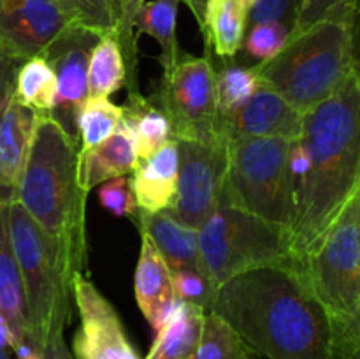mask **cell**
Instances as JSON below:
<instances>
[{
  "instance_id": "obj_1",
  "label": "cell",
  "mask_w": 360,
  "mask_h": 359,
  "mask_svg": "<svg viewBox=\"0 0 360 359\" xmlns=\"http://www.w3.org/2000/svg\"><path fill=\"white\" fill-rule=\"evenodd\" d=\"M301 143L308 171L295 182L294 217L288 225L297 264L322 241L348 201L360 192V77L302 115Z\"/></svg>"
},
{
  "instance_id": "obj_2",
  "label": "cell",
  "mask_w": 360,
  "mask_h": 359,
  "mask_svg": "<svg viewBox=\"0 0 360 359\" xmlns=\"http://www.w3.org/2000/svg\"><path fill=\"white\" fill-rule=\"evenodd\" d=\"M207 312L264 359H329V324L295 267L245 271L214 289Z\"/></svg>"
},
{
  "instance_id": "obj_3",
  "label": "cell",
  "mask_w": 360,
  "mask_h": 359,
  "mask_svg": "<svg viewBox=\"0 0 360 359\" xmlns=\"http://www.w3.org/2000/svg\"><path fill=\"white\" fill-rule=\"evenodd\" d=\"M79 144L49 115H39L16 201L56 243L72 275L86 266V192L77 180Z\"/></svg>"
},
{
  "instance_id": "obj_4",
  "label": "cell",
  "mask_w": 360,
  "mask_h": 359,
  "mask_svg": "<svg viewBox=\"0 0 360 359\" xmlns=\"http://www.w3.org/2000/svg\"><path fill=\"white\" fill-rule=\"evenodd\" d=\"M297 273L327 317L329 359H360V192L297 264Z\"/></svg>"
},
{
  "instance_id": "obj_5",
  "label": "cell",
  "mask_w": 360,
  "mask_h": 359,
  "mask_svg": "<svg viewBox=\"0 0 360 359\" xmlns=\"http://www.w3.org/2000/svg\"><path fill=\"white\" fill-rule=\"evenodd\" d=\"M355 28L357 23L348 21H320L288 39L278 55L253 65V70L264 87L304 115L359 73Z\"/></svg>"
},
{
  "instance_id": "obj_6",
  "label": "cell",
  "mask_w": 360,
  "mask_h": 359,
  "mask_svg": "<svg viewBox=\"0 0 360 359\" xmlns=\"http://www.w3.org/2000/svg\"><path fill=\"white\" fill-rule=\"evenodd\" d=\"M4 217L23 285L27 341L42 354L48 341L63 334L69 324L74 275L56 243L18 201L4 204Z\"/></svg>"
},
{
  "instance_id": "obj_7",
  "label": "cell",
  "mask_w": 360,
  "mask_h": 359,
  "mask_svg": "<svg viewBox=\"0 0 360 359\" xmlns=\"http://www.w3.org/2000/svg\"><path fill=\"white\" fill-rule=\"evenodd\" d=\"M290 146L292 141L281 137H245L227 143L220 206L288 229L295 196V178L288 165Z\"/></svg>"
},
{
  "instance_id": "obj_8",
  "label": "cell",
  "mask_w": 360,
  "mask_h": 359,
  "mask_svg": "<svg viewBox=\"0 0 360 359\" xmlns=\"http://www.w3.org/2000/svg\"><path fill=\"white\" fill-rule=\"evenodd\" d=\"M197 234L204 275L213 291L257 267H295L288 229L257 215L218 206Z\"/></svg>"
},
{
  "instance_id": "obj_9",
  "label": "cell",
  "mask_w": 360,
  "mask_h": 359,
  "mask_svg": "<svg viewBox=\"0 0 360 359\" xmlns=\"http://www.w3.org/2000/svg\"><path fill=\"white\" fill-rule=\"evenodd\" d=\"M171 125L172 139L224 143L218 134L217 69L210 58L179 53L164 67L160 81L150 95Z\"/></svg>"
},
{
  "instance_id": "obj_10",
  "label": "cell",
  "mask_w": 360,
  "mask_h": 359,
  "mask_svg": "<svg viewBox=\"0 0 360 359\" xmlns=\"http://www.w3.org/2000/svg\"><path fill=\"white\" fill-rule=\"evenodd\" d=\"M176 143L178 182L167 213L185 227L199 231L220 206L227 171V144L185 139Z\"/></svg>"
},
{
  "instance_id": "obj_11",
  "label": "cell",
  "mask_w": 360,
  "mask_h": 359,
  "mask_svg": "<svg viewBox=\"0 0 360 359\" xmlns=\"http://www.w3.org/2000/svg\"><path fill=\"white\" fill-rule=\"evenodd\" d=\"M98 39L101 35L95 32L76 25H67L41 55L49 63L56 77V104L51 118L77 144V118L90 97L88 56Z\"/></svg>"
},
{
  "instance_id": "obj_12",
  "label": "cell",
  "mask_w": 360,
  "mask_h": 359,
  "mask_svg": "<svg viewBox=\"0 0 360 359\" xmlns=\"http://www.w3.org/2000/svg\"><path fill=\"white\" fill-rule=\"evenodd\" d=\"M72 296L81 317L74 359H141L115 306L83 273L72 277Z\"/></svg>"
},
{
  "instance_id": "obj_13",
  "label": "cell",
  "mask_w": 360,
  "mask_h": 359,
  "mask_svg": "<svg viewBox=\"0 0 360 359\" xmlns=\"http://www.w3.org/2000/svg\"><path fill=\"white\" fill-rule=\"evenodd\" d=\"M67 25L56 0H0V53L18 62L41 56Z\"/></svg>"
},
{
  "instance_id": "obj_14",
  "label": "cell",
  "mask_w": 360,
  "mask_h": 359,
  "mask_svg": "<svg viewBox=\"0 0 360 359\" xmlns=\"http://www.w3.org/2000/svg\"><path fill=\"white\" fill-rule=\"evenodd\" d=\"M302 113L271 88L259 84L252 97L227 115L218 116V134L225 144L245 137H301Z\"/></svg>"
},
{
  "instance_id": "obj_15",
  "label": "cell",
  "mask_w": 360,
  "mask_h": 359,
  "mask_svg": "<svg viewBox=\"0 0 360 359\" xmlns=\"http://www.w3.org/2000/svg\"><path fill=\"white\" fill-rule=\"evenodd\" d=\"M39 113L20 104L14 97L0 116V203L16 201L21 175L30 155Z\"/></svg>"
},
{
  "instance_id": "obj_16",
  "label": "cell",
  "mask_w": 360,
  "mask_h": 359,
  "mask_svg": "<svg viewBox=\"0 0 360 359\" xmlns=\"http://www.w3.org/2000/svg\"><path fill=\"white\" fill-rule=\"evenodd\" d=\"M134 292L137 306L155 333L160 331L174 313L179 298L174 296L171 270L144 232H141V253L134 275Z\"/></svg>"
},
{
  "instance_id": "obj_17",
  "label": "cell",
  "mask_w": 360,
  "mask_h": 359,
  "mask_svg": "<svg viewBox=\"0 0 360 359\" xmlns=\"http://www.w3.org/2000/svg\"><path fill=\"white\" fill-rule=\"evenodd\" d=\"M137 151L136 136L122 116L115 132L90 150H83L77 155V180L84 192H90L95 185L104 183L108 180L127 176L136 169Z\"/></svg>"
},
{
  "instance_id": "obj_18",
  "label": "cell",
  "mask_w": 360,
  "mask_h": 359,
  "mask_svg": "<svg viewBox=\"0 0 360 359\" xmlns=\"http://www.w3.org/2000/svg\"><path fill=\"white\" fill-rule=\"evenodd\" d=\"M136 224L139 232H144L151 239L171 273L197 271L204 275L199 234L195 229L179 224L167 213V210L158 211V213H146V211L137 210Z\"/></svg>"
},
{
  "instance_id": "obj_19",
  "label": "cell",
  "mask_w": 360,
  "mask_h": 359,
  "mask_svg": "<svg viewBox=\"0 0 360 359\" xmlns=\"http://www.w3.org/2000/svg\"><path fill=\"white\" fill-rule=\"evenodd\" d=\"M129 180L137 210L146 213L167 210L178 182V143L174 139L167 141L150 157L137 162Z\"/></svg>"
},
{
  "instance_id": "obj_20",
  "label": "cell",
  "mask_w": 360,
  "mask_h": 359,
  "mask_svg": "<svg viewBox=\"0 0 360 359\" xmlns=\"http://www.w3.org/2000/svg\"><path fill=\"white\" fill-rule=\"evenodd\" d=\"M246 9L241 0H207L200 32L204 46L221 58H234L246 32Z\"/></svg>"
},
{
  "instance_id": "obj_21",
  "label": "cell",
  "mask_w": 360,
  "mask_h": 359,
  "mask_svg": "<svg viewBox=\"0 0 360 359\" xmlns=\"http://www.w3.org/2000/svg\"><path fill=\"white\" fill-rule=\"evenodd\" d=\"M204 312L200 306L179 299L171 319L157 331L146 359H192L202 331Z\"/></svg>"
},
{
  "instance_id": "obj_22",
  "label": "cell",
  "mask_w": 360,
  "mask_h": 359,
  "mask_svg": "<svg viewBox=\"0 0 360 359\" xmlns=\"http://www.w3.org/2000/svg\"><path fill=\"white\" fill-rule=\"evenodd\" d=\"M0 313L6 317L20 340H27L28 320L23 285L7 234L2 203H0Z\"/></svg>"
},
{
  "instance_id": "obj_23",
  "label": "cell",
  "mask_w": 360,
  "mask_h": 359,
  "mask_svg": "<svg viewBox=\"0 0 360 359\" xmlns=\"http://www.w3.org/2000/svg\"><path fill=\"white\" fill-rule=\"evenodd\" d=\"M122 111L123 118L130 123L136 136V151L139 160L150 157L157 148L172 139L167 116L143 94L127 95Z\"/></svg>"
},
{
  "instance_id": "obj_24",
  "label": "cell",
  "mask_w": 360,
  "mask_h": 359,
  "mask_svg": "<svg viewBox=\"0 0 360 359\" xmlns=\"http://www.w3.org/2000/svg\"><path fill=\"white\" fill-rule=\"evenodd\" d=\"M178 0H146L139 7L134 20L136 35L146 34L153 37L160 44V56L158 62L162 67L178 58L179 44L176 39V20H178Z\"/></svg>"
},
{
  "instance_id": "obj_25",
  "label": "cell",
  "mask_w": 360,
  "mask_h": 359,
  "mask_svg": "<svg viewBox=\"0 0 360 359\" xmlns=\"http://www.w3.org/2000/svg\"><path fill=\"white\" fill-rule=\"evenodd\" d=\"M13 97L39 115L51 116L56 104V77L42 56L25 60L18 67Z\"/></svg>"
},
{
  "instance_id": "obj_26",
  "label": "cell",
  "mask_w": 360,
  "mask_h": 359,
  "mask_svg": "<svg viewBox=\"0 0 360 359\" xmlns=\"http://www.w3.org/2000/svg\"><path fill=\"white\" fill-rule=\"evenodd\" d=\"M127 83V67L115 35H104L95 42L88 56V94L109 97Z\"/></svg>"
},
{
  "instance_id": "obj_27",
  "label": "cell",
  "mask_w": 360,
  "mask_h": 359,
  "mask_svg": "<svg viewBox=\"0 0 360 359\" xmlns=\"http://www.w3.org/2000/svg\"><path fill=\"white\" fill-rule=\"evenodd\" d=\"M122 106H116L108 97H88L77 118L79 151L90 150L108 139L122 122Z\"/></svg>"
},
{
  "instance_id": "obj_28",
  "label": "cell",
  "mask_w": 360,
  "mask_h": 359,
  "mask_svg": "<svg viewBox=\"0 0 360 359\" xmlns=\"http://www.w3.org/2000/svg\"><path fill=\"white\" fill-rule=\"evenodd\" d=\"M144 2L146 0H109L116 25L115 39L118 41L123 60H125V88L129 90V95L141 94L139 81H137V35L136 28H134V20Z\"/></svg>"
},
{
  "instance_id": "obj_29",
  "label": "cell",
  "mask_w": 360,
  "mask_h": 359,
  "mask_svg": "<svg viewBox=\"0 0 360 359\" xmlns=\"http://www.w3.org/2000/svg\"><path fill=\"white\" fill-rule=\"evenodd\" d=\"M250 354L227 322L214 313L204 315L202 331L192 359H245Z\"/></svg>"
},
{
  "instance_id": "obj_30",
  "label": "cell",
  "mask_w": 360,
  "mask_h": 359,
  "mask_svg": "<svg viewBox=\"0 0 360 359\" xmlns=\"http://www.w3.org/2000/svg\"><path fill=\"white\" fill-rule=\"evenodd\" d=\"M260 81L253 67L232 65L217 70V101L218 113L227 115L248 101L259 88Z\"/></svg>"
},
{
  "instance_id": "obj_31",
  "label": "cell",
  "mask_w": 360,
  "mask_h": 359,
  "mask_svg": "<svg viewBox=\"0 0 360 359\" xmlns=\"http://www.w3.org/2000/svg\"><path fill=\"white\" fill-rule=\"evenodd\" d=\"M359 0H301L297 18L288 39L297 37L313 25L326 20L357 23Z\"/></svg>"
},
{
  "instance_id": "obj_32",
  "label": "cell",
  "mask_w": 360,
  "mask_h": 359,
  "mask_svg": "<svg viewBox=\"0 0 360 359\" xmlns=\"http://www.w3.org/2000/svg\"><path fill=\"white\" fill-rule=\"evenodd\" d=\"M69 25L83 27L97 35H115L116 25L109 0H56Z\"/></svg>"
},
{
  "instance_id": "obj_33",
  "label": "cell",
  "mask_w": 360,
  "mask_h": 359,
  "mask_svg": "<svg viewBox=\"0 0 360 359\" xmlns=\"http://www.w3.org/2000/svg\"><path fill=\"white\" fill-rule=\"evenodd\" d=\"M290 28L278 21H267V23H257L246 28L243 37V51L248 56L257 60H269L283 49L287 44Z\"/></svg>"
},
{
  "instance_id": "obj_34",
  "label": "cell",
  "mask_w": 360,
  "mask_h": 359,
  "mask_svg": "<svg viewBox=\"0 0 360 359\" xmlns=\"http://www.w3.org/2000/svg\"><path fill=\"white\" fill-rule=\"evenodd\" d=\"M301 0H252L246 13V28L257 23L278 21L292 30Z\"/></svg>"
},
{
  "instance_id": "obj_35",
  "label": "cell",
  "mask_w": 360,
  "mask_h": 359,
  "mask_svg": "<svg viewBox=\"0 0 360 359\" xmlns=\"http://www.w3.org/2000/svg\"><path fill=\"white\" fill-rule=\"evenodd\" d=\"M98 201L102 208L111 211L115 217H132L137 213V203L130 187V180L125 176L104 182L98 190Z\"/></svg>"
},
{
  "instance_id": "obj_36",
  "label": "cell",
  "mask_w": 360,
  "mask_h": 359,
  "mask_svg": "<svg viewBox=\"0 0 360 359\" xmlns=\"http://www.w3.org/2000/svg\"><path fill=\"white\" fill-rule=\"evenodd\" d=\"M171 275L176 298L186 303H193L207 313V306H210L211 296L214 292L207 278L197 271H176Z\"/></svg>"
},
{
  "instance_id": "obj_37",
  "label": "cell",
  "mask_w": 360,
  "mask_h": 359,
  "mask_svg": "<svg viewBox=\"0 0 360 359\" xmlns=\"http://www.w3.org/2000/svg\"><path fill=\"white\" fill-rule=\"evenodd\" d=\"M21 63L23 62L7 58L0 53V116H2L4 108L9 102V99L13 97L14 77H16V70Z\"/></svg>"
},
{
  "instance_id": "obj_38",
  "label": "cell",
  "mask_w": 360,
  "mask_h": 359,
  "mask_svg": "<svg viewBox=\"0 0 360 359\" xmlns=\"http://www.w3.org/2000/svg\"><path fill=\"white\" fill-rule=\"evenodd\" d=\"M288 165H290V171L292 175H294L295 182H297V180L308 171L309 157H308V151H306L304 146H302L301 139L292 141L290 153H288Z\"/></svg>"
},
{
  "instance_id": "obj_39",
  "label": "cell",
  "mask_w": 360,
  "mask_h": 359,
  "mask_svg": "<svg viewBox=\"0 0 360 359\" xmlns=\"http://www.w3.org/2000/svg\"><path fill=\"white\" fill-rule=\"evenodd\" d=\"M42 355H44L46 359H74L72 354L69 352V348H67L63 334L49 340L48 345L44 347V351H42Z\"/></svg>"
},
{
  "instance_id": "obj_40",
  "label": "cell",
  "mask_w": 360,
  "mask_h": 359,
  "mask_svg": "<svg viewBox=\"0 0 360 359\" xmlns=\"http://www.w3.org/2000/svg\"><path fill=\"white\" fill-rule=\"evenodd\" d=\"M206 4H207V0H186V6L192 9V13H193V16H195L197 23H199V28L202 27L204 9H206Z\"/></svg>"
},
{
  "instance_id": "obj_41",
  "label": "cell",
  "mask_w": 360,
  "mask_h": 359,
  "mask_svg": "<svg viewBox=\"0 0 360 359\" xmlns=\"http://www.w3.org/2000/svg\"><path fill=\"white\" fill-rule=\"evenodd\" d=\"M27 359H46V358H44V355H42V354H39V352H34V354L28 355Z\"/></svg>"
},
{
  "instance_id": "obj_42",
  "label": "cell",
  "mask_w": 360,
  "mask_h": 359,
  "mask_svg": "<svg viewBox=\"0 0 360 359\" xmlns=\"http://www.w3.org/2000/svg\"><path fill=\"white\" fill-rule=\"evenodd\" d=\"M0 359H11L9 354H7V351H4V348H0Z\"/></svg>"
},
{
  "instance_id": "obj_43",
  "label": "cell",
  "mask_w": 360,
  "mask_h": 359,
  "mask_svg": "<svg viewBox=\"0 0 360 359\" xmlns=\"http://www.w3.org/2000/svg\"><path fill=\"white\" fill-rule=\"evenodd\" d=\"M241 2L245 4V6H246V9H248V7H250V4H252V0H241Z\"/></svg>"
},
{
  "instance_id": "obj_44",
  "label": "cell",
  "mask_w": 360,
  "mask_h": 359,
  "mask_svg": "<svg viewBox=\"0 0 360 359\" xmlns=\"http://www.w3.org/2000/svg\"><path fill=\"white\" fill-rule=\"evenodd\" d=\"M245 359H252V358H250V354H246V355H245Z\"/></svg>"
},
{
  "instance_id": "obj_45",
  "label": "cell",
  "mask_w": 360,
  "mask_h": 359,
  "mask_svg": "<svg viewBox=\"0 0 360 359\" xmlns=\"http://www.w3.org/2000/svg\"><path fill=\"white\" fill-rule=\"evenodd\" d=\"M178 2H185L186 4V0H178Z\"/></svg>"
}]
</instances>
